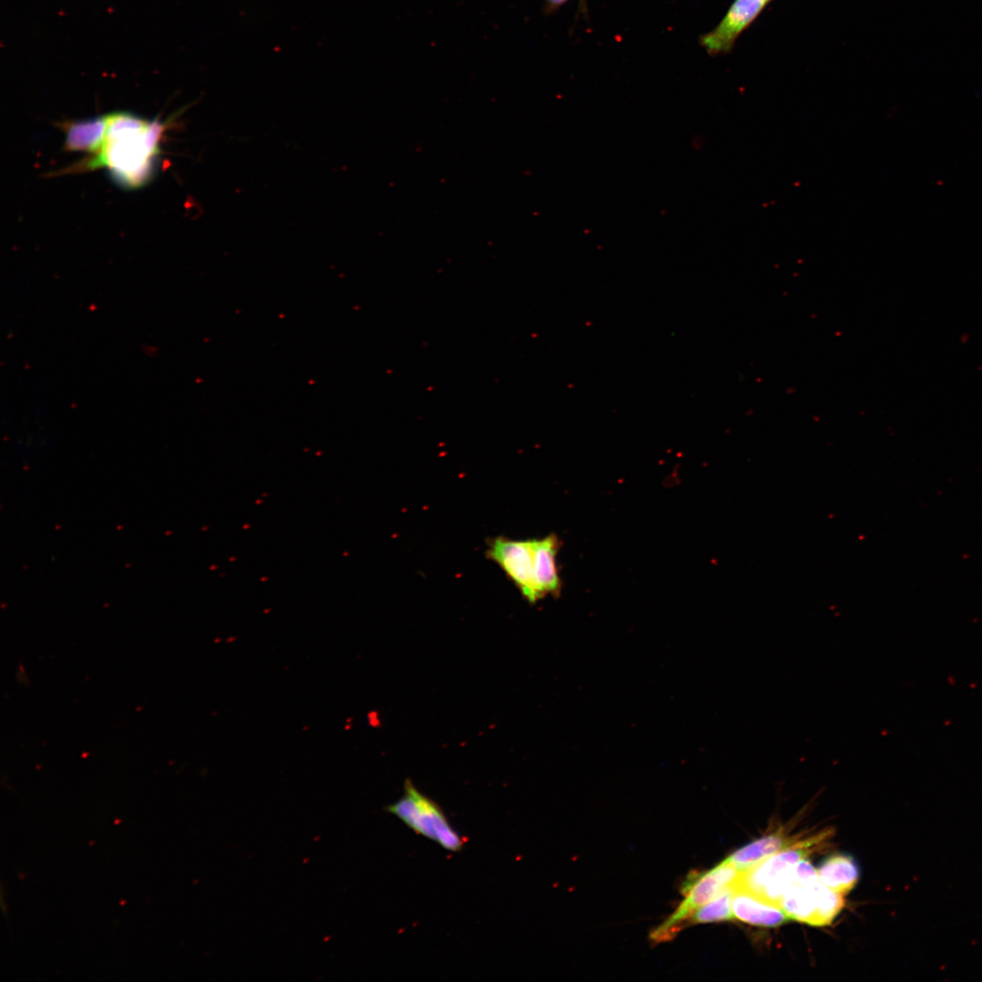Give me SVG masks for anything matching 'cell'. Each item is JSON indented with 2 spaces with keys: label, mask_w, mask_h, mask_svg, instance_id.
<instances>
[{
  "label": "cell",
  "mask_w": 982,
  "mask_h": 982,
  "mask_svg": "<svg viewBox=\"0 0 982 982\" xmlns=\"http://www.w3.org/2000/svg\"><path fill=\"white\" fill-rule=\"evenodd\" d=\"M830 830L821 831L762 860L751 868L741 871L735 887L746 889L776 904L794 883L793 872L797 863L818 849Z\"/></svg>",
  "instance_id": "2"
},
{
  "label": "cell",
  "mask_w": 982,
  "mask_h": 982,
  "mask_svg": "<svg viewBox=\"0 0 982 982\" xmlns=\"http://www.w3.org/2000/svg\"><path fill=\"white\" fill-rule=\"evenodd\" d=\"M546 1L552 6H557V5H561V4H563L566 0H546Z\"/></svg>",
  "instance_id": "14"
},
{
  "label": "cell",
  "mask_w": 982,
  "mask_h": 982,
  "mask_svg": "<svg viewBox=\"0 0 982 982\" xmlns=\"http://www.w3.org/2000/svg\"><path fill=\"white\" fill-rule=\"evenodd\" d=\"M797 838L776 832L758 838L732 853L726 859L739 871H745L762 860L792 846Z\"/></svg>",
  "instance_id": "11"
},
{
  "label": "cell",
  "mask_w": 982,
  "mask_h": 982,
  "mask_svg": "<svg viewBox=\"0 0 982 982\" xmlns=\"http://www.w3.org/2000/svg\"><path fill=\"white\" fill-rule=\"evenodd\" d=\"M741 871L726 858L706 872L689 874L681 888L683 901L669 917L651 932L650 938L660 943L675 937L696 909L726 888L736 886Z\"/></svg>",
  "instance_id": "3"
},
{
  "label": "cell",
  "mask_w": 982,
  "mask_h": 982,
  "mask_svg": "<svg viewBox=\"0 0 982 982\" xmlns=\"http://www.w3.org/2000/svg\"><path fill=\"white\" fill-rule=\"evenodd\" d=\"M771 1L735 0L718 25L701 38L702 45L711 55L729 52L737 37Z\"/></svg>",
  "instance_id": "6"
},
{
  "label": "cell",
  "mask_w": 982,
  "mask_h": 982,
  "mask_svg": "<svg viewBox=\"0 0 982 982\" xmlns=\"http://www.w3.org/2000/svg\"><path fill=\"white\" fill-rule=\"evenodd\" d=\"M734 888L735 886L726 888L715 898L696 909L687 922L691 924H707L733 919L732 896Z\"/></svg>",
  "instance_id": "13"
},
{
  "label": "cell",
  "mask_w": 982,
  "mask_h": 982,
  "mask_svg": "<svg viewBox=\"0 0 982 982\" xmlns=\"http://www.w3.org/2000/svg\"><path fill=\"white\" fill-rule=\"evenodd\" d=\"M416 834L427 837L443 848L457 852L465 844L464 838L450 825L441 807L421 793L406 779L404 795L385 807Z\"/></svg>",
  "instance_id": "4"
},
{
  "label": "cell",
  "mask_w": 982,
  "mask_h": 982,
  "mask_svg": "<svg viewBox=\"0 0 982 982\" xmlns=\"http://www.w3.org/2000/svg\"><path fill=\"white\" fill-rule=\"evenodd\" d=\"M109 122L110 114L66 125L65 149L98 153L105 143Z\"/></svg>",
  "instance_id": "9"
},
{
  "label": "cell",
  "mask_w": 982,
  "mask_h": 982,
  "mask_svg": "<svg viewBox=\"0 0 982 982\" xmlns=\"http://www.w3.org/2000/svg\"><path fill=\"white\" fill-rule=\"evenodd\" d=\"M823 888L824 885L820 881L811 885H799L794 882L783 896L779 905L788 917L816 926Z\"/></svg>",
  "instance_id": "10"
},
{
  "label": "cell",
  "mask_w": 982,
  "mask_h": 982,
  "mask_svg": "<svg viewBox=\"0 0 982 982\" xmlns=\"http://www.w3.org/2000/svg\"><path fill=\"white\" fill-rule=\"evenodd\" d=\"M486 557L496 563L530 603L540 600L534 571L533 539L496 536L488 540Z\"/></svg>",
  "instance_id": "5"
},
{
  "label": "cell",
  "mask_w": 982,
  "mask_h": 982,
  "mask_svg": "<svg viewBox=\"0 0 982 982\" xmlns=\"http://www.w3.org/2000/svg\"><path fill=\"white\" fill-rule=\"evenodd\" d=\"M559 540L551 534L543 538H533L535 579L541 599L547 595H558L561 580L556 565Z\"/></svg>",
  "instance_id": "8"
},
{
  "label": "cell",
  "mask_w": 982,
  "mask_h": 982,
  "mask_svg": "<svg viewBox=\"0 0 982 982\" xmlns=\"http://www.w3.org/2000/svg\"><path fill=\"white\" fill-rule=\"evenodd\" d=\"M732 912L734 918L761 927L779 926L789 918L780 905L736 887L732 896Z\"/></svg>",
  "instance_id": "7"
},
{
  "label": "cell",
  "mask_w": 982,
  "mask_h": 982,
  "mask_svg": "<svg viewBox=\"0 0 982 982\" xmlns=\"http://www.w3.org/2000/svg\"><path fill=\"white\" fill-rule=\"evenodd\" d=\"M165 125L125 112L110 114L105 143L87 166H105L123 185L136 187L152 175Z\"/></svg>",
  "instance_id": "1"
},
{
  "label": "cell",
  "mask_w": 982,
  "mask_h": 982,
  "mask_svg": "<svg viewBox=\"0 0 982 982\" xmlns=\"http://www.w3.org/2000/svg\"><path fill=\"white\" fill-rule=\"evenodd\" d=\"M817 873L824 886L842 895L849 892L858 879L857 864L845 855L828 857L821 864Z\"/></svg>",
  "instance_id": "12"
}]
</instances>
